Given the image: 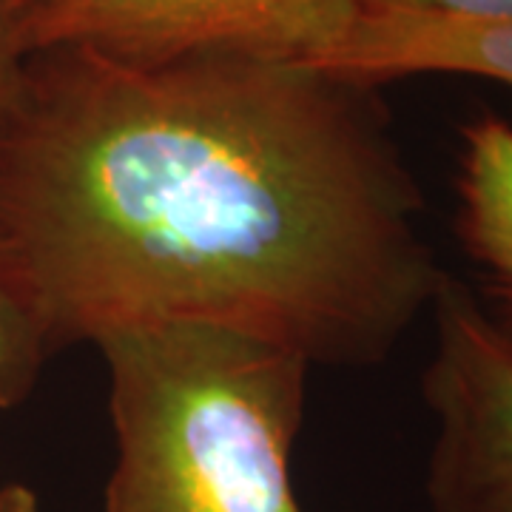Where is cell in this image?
<instances>
[{
  "label": "cell",
  "instance_id": "9",
  "mask_svg": "<svg viewBox=\"0 0 512 512\" xmlns=\"http://www.w3.org/2000/svg\"><path fill=\"white\" fill-rule=\"evenodd\" d=\"M404 9L433 12L444 18L464 20H504L512 18V0H384Z\"/></svg>",
  "mask_w": 512,
  "mask_h": 512
},
{
  "label": "cell",
  "instance_id": "7",
  "mask_svg": "<svg viewBox=\"0 0 512 512\" xmlns=\"http://www.w3.org/2000/svg\"><path fill=\"white\" fill-rule=\"evenodd\" d=\"M52 356L35 311L0 262V410H12L32 396Z\"/></svg>",
  "mask_w": 512,
  "mask_h": 512
},
{
  "label": "cell",
  "instance_id": "1",
  "mask_svg": "<svg viewBox=\"0 0 512 512\" xmlns=\"http://www.w3.org/2000/svg\"><path fill=\"white\" fill-rule=\"evenodd\" d=\"M373 86L308 63L32 52L0 120V262L52 353L151 325L376 367L444 268Z\"/></svg>",
  "mask_w": 512,
  "mask_h": 512
},
{
  "label": "cell",
  "instance_id": "8",
  "mask_svg": "<svg viewBox=\"0 0 512 512\" xmlns=\"http://www.w3.org/2000/svg\"><path fill=\"white\" fill-rule=\"evenodd\" d=\"M29 57L32 49L26 37V0H0V120L18 103Z\"/></svg>",
  "mask_w": 512,
  "mask_h": 512
},
{
  "label": "cell",
  "instance_id": "5",
  "mask_svg": "<svg viewBox=\"0 0 512 512\" xmlns=\"http://www.w3.org/2000/svg\"><path fill=\"white\" fill-rule=\"evenodd\" d=\"M308 66L373 89L416 74H470L512 89V18H444L356 0L342 35Z\"/></svg>",
  "mask_w": 512,
  "mask_h": 512
},
{
  "label": "cell",
  "instance_id": "3",
  "mask_svg": "<svg viewBox=\"0 0 512 512\" xmlns=\"http://www.w3.org/2000/svg\"><path fill=\"white\" fill-rule=\"evenodd\" d=\"M421 402L433 419L427 512H512V330L444 274L430 305Z\"/></svg>",
  "mask_w": 512,
  "mask_h": 512
},
{
  "label": "cell",
  "instance_id": "4",
  "mask_svg": "<svg viewBox=\"0 0 512 512\" xmlns=\"http://www.w3.org/2000/svg\"><path fill=\"white\" fill-rule=\"evenodd\" d=\"M356 0H26L29 49H86L160 63L248 55L311 63L342 35Z\"/></svg>",
  "mask_w": 512,
  "mask_h": 512
},
{
  "label": "cell",
  "instance_id": "2",
  "mask_svg": "<svg viewBox=\"0 0 512 512\" xmlns=\"http://www.w3.org/2000/svg\"><path fill=\"white\" fill-rule=\"evenodd\" d=\"M114 464L100 512H305L291 453L311 365L234 330L103 336Z\"/></svg>",
  "mask_w": 512,
  "mask_h": 512
},
{
  "label": "cell",
  "instance_id": "10",
  "mask_svg": "<svg viewBox=\"0 0 512 512\" xmlns=\"http://www.w3.org/2000/svg\"><path fill=\"white\" fill-rule=\"evenodd\" d=\"M0 512H40V504L26 484H9L0 490Z\"/></svg>",
  "mask_w": 512,
  "mask_h": 512
},
{
  "label": "cell",
  "instance_id": "6",
  "mask_svg": "<svg viewBox=\"0 0 512 512\" xmlns=\"http://www.w3.org/2000/svg\"><path fill=\"white\" fill-rule=\"evenodd\" d=\"M456 231L495 305L512 330V123L484 111L461 126L456 157Z\"/></svg>",
  "mask_w": 512,
  "mask_h": 512
}]
</instances>
